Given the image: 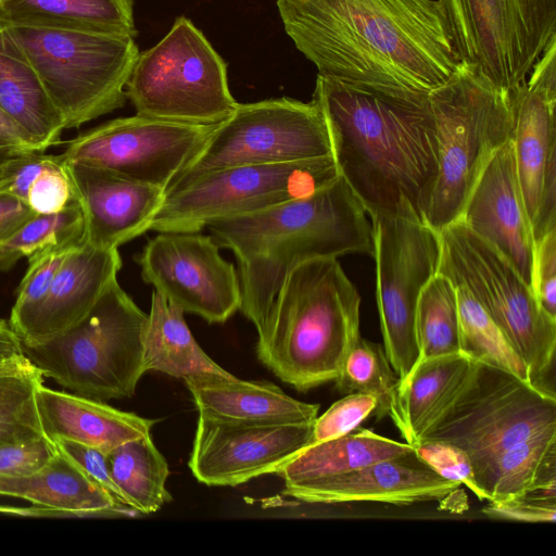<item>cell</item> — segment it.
Returning <instances> with one entry per match:
<instances>
[{
	"instance_id": "9c48e42d",
	"label": "cell",
	"mask_w": 556,
	"mask_h": 556,
	"mask_svg": "<svg viewBox=\"0 0 556 556\" xmlns=\"http://www.w3.org/2000/svg\"><path fill=\"white\" fill-rule=\"evenodd\" d=\"M439 236L438 273L475 296L527 365L530 383L555 396L545 381L555 363L556 319L541 308L533 289L509 261L463 222Z\"/></svg>"
},
{
	"instance_id": "30bf717a",
	"label": "cell",
	"mask_w": 556,
	"mask_h": 556,
	"mask_svg": "<svg viewBox=\"0 0 556 556\" xmlns=\"http://www.w3.org/2000/svg\"><path fill=\"white\" fill-rule=\"evenodd\" d=\"M137 114L167 121L214 125L237 108L227 64L203 33L187 17L139 53L126 85Z\"/></svg>"
},
{
	"instance_id": "b9f144b4",
	"label": "cell",
	"mask_w": 556,
	"mask_h": 556,
	"mask_svg": "<svg viewBox=\"0 0 556 556\" xmlns=\"http://www.w3.org/2000/svg\"><path fill=\"white\" fill-rule=\"evenodd\" d=\"M53 442L60 453L78 466L91 481L108 492L118 505L130 510L134 515L138 514L129 506L124 494L116 485L111 473L106 453L70 440L56 439Z\"/></svg>"
},
{
	"instance_id": "e575fe53",
	"label": "cell",
	"mask_w": 556,
	"mask_h": 556,
	"mask_svg": "<svg viewBox=\"0 0 556 556\" xmlns=\"http://www.w3.org/2000/svg\"><path fill=\"white\" fill-rule=\"evenodd\" d=\"M400 377L393 370L383 346L359 336L351 346L341 372L334 380L342 393L361 392L376 399L378 419L389 416L399 422L397 390Z\"/></svg>"
},
{
	"instance_id": "f6af8a7d",
	"label": "cell",
	"mask_w": 556,
	"mask_h": 556,
	"mask_svg": "<svg viewBox=\"0 0 556 556\" xmlns=\"http://www.w3.org/2000/svg\"><path fill=\"white\" fill-rule=\"evenodd\" d=\"M37 152L15 123L0 108V184L23 156Z\"/></svg>"
},
{
	"instance_id": "484cf974",
	"label": "cell",
	"mask_w": 556,
	"mask_h": 556,
	"mask_svg": "<svg viewBox=\"0 0 556 556\" xmlns=\"http://www.w3.org/2000/svg\"><path fill=\"white\" fill-rule=\"evenodd\" d=\"M475 361L462 352L417 362L400 381L396 428L410 445L417 444L459 393Z\"/></svg>"
},
{
	"instance_id": "d6986e66",
	"label": "cell",
	"mask_w": 556,
	"mask_h": 556,
	"mask_svg": "<svg viewBox=\"0 0 556 556\" xmlns=\"http://www.w3.org/2000/svg\"><path fill=\"white\" fill-rule=\"evenodd\" d=\"M458 220L503 254L532 288L534 239L511 139L489 161Z\"/></svg>"
},
{
	"instance_id": "4316f807",
	"label": "cell",
	"mask_w": 556,
	"mask_h": 556,
	"mask_svg": "<svg viewBox=\"0 0 556 556\" xmlns=\"http://www.w3.org/2000/svg\"><path fill=\"white\" fill-rule=\"evenodd\" d=\"M413 452L414 446L408 443H400L358 427L344 435L308 444L277 473L282 478L285 489H288Z\"/></svg>"
},
{
	"instance_id": "7bdbcfd3",
	"label": "cell",
	"mask_w": 556,
	"mask_h": 556,
	"mask_svg": "<svg viewBox=\"0 0 556 556\" xmlns=\"http://www.w3.org/2000/svg\"><path fill=\"white\" fill-rule=\"evenodd\" d=\"M59 451L47 435L0 446V478L27 476L45 467Z\"/></svg>"
},
{
	"instance_id": "8992f818",
	"label": "cell",
	"mask_w": 556,
	"mask_h": 556,
	"mask_svg": "<svg viewBox=\"0 0 556 556\" xmlns=\"http://www.w3.org/2000/svg\"><path fill=\"white\" fill-rule=\"evenodd\" d=\"M437 129L438 172L426 215L437 232L457 222L494 153L511 139L509 90L460 63L429 93Z\"/></svg>"
},
{
	"instance_id": "4fadbf2b",
	"label": "cell",
	"mask_w": 556,
	"mask_h": 556,
	"mask_svg": "<svg viewBox=\"0 0 556 556\" xmlns=\"http://www.w3.org/2000/svg\"><path fill=\"white\" fill-rule=\"evenodd\" d=\"M462 63L495 86L522 84L556 37V0H438Z\"/></svg>"
},
{
	"instance_id": "ba28073f",
	"label": "cell",
	"mask_w": 556,
	"mask_h": 556,
	"mask_svg": "<svg viewBox=\"0 0 556 556\" xmlns=\"http://www.w3.org/2000/svg\"><path fill=\"white\" fill-rule=\"evenodd\" d=\"M65 129L124 106L139 56L134 38L90 30L9 24Z\"/></svg>"
},
{
	"instance_id": "5b68a950",
	"label": "cell",
	"mask_w": 556,
	"mask_h": 556,
	"mask_svg": "<svg viewBox=\"0 0 556 556\" xmlns=\"http://www.w3.org/2000/svg\"><path fill=\"white\" fill-rule=\"evenodd\" d=\"M361 296L336 257L295 266L269 309L257 357L299 391L334 381L361 336Z\"/></svg>"
},
{
	"instance_id": "f1b7e54d",
	"label": "cell",
	"mask_w": 556,
	"mask_h": 556,
	"mask_svg": "<svg viewBox=\"0 0 556 556\" xmlns=\"http://www.w3.org/2000/svg\"><path fill=\"white\" fill-rule=\"evenodd\" d=\"M9 24L75 28L134 38V0H3Z\"/></svg>"
},
{
	"instance_id": "ab89813d",
	"label": "cell",
	"mask_w": 556,
	"mask_h": 556,
	"mask_svg": "<svg viewBox=\"0 0 556 556\" xmlns=\"http://www.w3.org/2000/svg\"><path fill=\"white\" fill-rule=\"evenodd\" d=\"M376 399L369 394L351 392L333 403L313 424L312 443L323 442L344 435L375 412Z\"/></svg>"
},
{
	"instance_id": "f35d334b",
	"label": "cell",
	"mask_w": 556,
	"mask_h": 556,
	"mask_svg": "<svg viewBox=\"0 0 556 556\" xmlns=\"http://www.w3.org/2000/svg\"><path fill=\"white\" fill-rule=\"evenodd\" d=\"M416 456L442 478L466 485L479 500H485L479 489L468 455L446 441L424 439L414 445Z\"/></svg>"
},
{
	"instance_id": "4dcf8cb0",
	"label": "cell",
	"mask_w": 556,
	"mask_h": 556,
	"mask_svg": "<svg viewBox=\"0 0 556 556\" xmlns=\"http://www.w3.org/2000/svg\"><path fill=\"white\" fill-rule=\"evenodd\" d=\"M108 459L116 485L138 514L155 513L172 500L166 490L168 465L151 434L118 445Z\"/></svg>"
},
{
	"instance_id": "83f0119b",
	"label": "cell",
	"mask_w": 556,
	"mask_h": 556,
	"mask_svg": "<svg viewBox=\"0 0 556 556\" xmlns=\"http://www.w3.org/2000/svg\"><path fill=\"white\" fill-rule=\"evenodd\" d=\"M0 495L58 509L98 510L112 516L134 515L62 453L34 473L0 478Z\"/></svg>"
},
{
	"instance_id": "5bb4252c",
	"label": "cell",
	"mask_w": 556,
	"mask_h": 556,
	"mask_svg": "<svg viewBox=\"0 0 556 556\" xmlns=\"http://www.w3.org/2000/svg\"><path fill=\"white\" fill-rule=\"evenodd\" d=\"M370 218L383 350L403 380L418 358L417 303L422 288L438 273L440 236L418 220L390 215Z\"/></svg>"
},
{
	"instance_id": "2e32d148",
	"label": "cell",
	"mask_w": 556,
	"mask_h": 556,
	"mask_svg": "<svg viewBox=\"0 0 556 556\" xmlns=\"http://www.w3.org/2000/svg\"><path fill=\"white\" fill-rule=\"evenodd\" d=\"M212 236L163 231L136 256L141 278L185 313L222 324L241 306L235 265L219 253Z\"/></svg>"
},
{
	"instance_id": "cb8c5ba5",
	"label": "cell",
	"mask_w": 556,
	"mask_h": 556,
	"mask_svg": "<svg viewBox=\"0 0 556 556\" xmlns=\"http://www.w3.org/2000/svg\"><path fill=\"white\" fill-rule=\"evenodd\" d=\"M36 400L42 429L50 440H70L106 454L127 441L151 434L156 422L43 384Z\"/></svg>"
},
{
	"instance_id": "7dc6e473",
	"label": "cell",
	"mask_w": 556,
	"mask_h": 556,
	"mask_svg": "<svg viewBox=\"0 0 556 556\" xmlns=\"http://www.w3.org/2000/svg\"><path fill=\"white\" fill-rule=\"evenodd\" d=\"M26 358L24 346L16 332L3 319H0V366Z\"/></svg>"
},
{
	"instance_id": "60d3db41",
	"label": "cell",
	"mask_w": 556,
	"mask_h": 556,
	"mask_svg": "<svg viewBox=\"0 0 556 556\" xmlns=\"http://www.w3.org/2000/svg\"><path fill=\"white\" fill-rule=\"evenodd\" d=\"M482 511L486 516L497 519L555 522L556 488L535 489L504 501H489Z\"/></svg>"
},
{
	"instance_id": "7c38bea8",
	"label": "cell",
	"mask_w": 556,
	"mask_h": 556,
	"mask_svg": "<svg viewBox=\"0 0 556 556\" xmlns=\"http://www.w3.org/2000/svg\"><path fill=\"white\" fill-rule=\"evenodd\" d=\"M330 138L314 100L288 97L238 103L215 125L198 155L173 180L169 189L210 170L247 164L289 163L328 156Z\"/></svg>"
},
{
	"instance_id": "836d02e7",
	"label": "cell",
	"mask_w": 556,
	"mask_h": 556,
	"mask_svg": "<svg viewBox=\"0 0 556 556\" xmlns=\"http://www.w3.org/2000/svg\"><path fill=\"white\" fill-rule=\"evenodd\" d=\"M415 331L417 362L460 352L456 289L440 273L432 276L420 292Z\"/></svg>"
},
{
	"instance_id": "277c9868",
	"label": "cell",
	"mask_w": 556,
	"mask_h": 556,
	"mask_svg": "<svg viewBox=\"0 0 556 556\" xmlns=\"http://www.w3.org/2000/svg\"><path fill=\"white\" fill-rule=\"evenodd\" d=\"M366 211L343 177L318 191L206 226L238 263L240 312L263 328L288 274L299 264L348 253H372Z\"/></svg>"
},
{
	"instance_id": "ac0fdd59",
	"label": "cell",
	"mask_w": 556,
	"mask_h": 556,
	"mask_svg": "<svg viewBox=\"0 0 556 556\" xmlns=\"http://www.w3.org/2000/svg\"><path fill=\"white\" fill-rule=\"evenodd\" d=\"M313 424H235L199 416L188 466L198 481L216 486L277 473L312 443Z\"/></svg>"
},
{
	"instance_id": "d6a6232c",
	"label": "cell",
	"mask_w": 556,
	"mask_h": 556,
	"mask_svg": "<svg viewBox=\"0 0 556 556\" xmlns=\"http://www.w3.org/2000/svg\"><path fill=\"white\" fill-rule=\"evenodd\" d=\"M43 376L26 357L0 366V446L45 437L37 390Z\"/></svg>"
},
{
	"instance_id": "8d00e7d4",
	"label": "cell",
	"mask_w": 556,
	"mask_h": 556,
	"mask_svg": "<svg viewBox=\"0 0 556 556\" xmlns=\"http://www.w3.org/2000/svg\"><path fill=\"white\" fill-rule=\"evenodd\" d=\"M83 243L84 238L64 240L49 244L27 257L28 267L16 290L9 320L16 334L45 298L65 258Z\"/></svg>"
},
{
	"instance_id": "603a6c76",
	"label": "cell",
	"mask_w": 556,
	"mask_h": 556,
	"mask_svg": "<svg viewBox=\"0 0 556 556\" xmlns=\"http://www.w3.org/2000/svg\"><path fill=\"white\" fill-rule=\"evenodd\" d=\"M199 416L252 425L313 424L319 405L287 395L268 381L240 380L231 374L203 372L184 378Z\"/></svg>"
},
{
	"instance_id": "d4e9b609",
	"label": "cell",
	"mask_w": 556,
	"mask_h": 556,
	"mask_svg": "<svg viewBox=\"0 0 556 556\" xmlns=\"http://www.w3.org/2000/svg\"><path fill=\"white\" fill-rule=\"evenodd\" d=\"M0 108L37 152L60 143L63 119L23 48L0 20Z\"/></svg>"
},
{
	"instance_id": "44dd1931",
	"label": "cell",
	"mask_w": 556,
	"mask_h": 556,
	"mask_svg": "<svg viewBox=\"0 0 556 556\" xmlns=\"http://www.w3.org/2000/svg\"><path fill=\"white\" fill-rule=\"evenodd\" d=\"M460 485L439 476L413 452L334 477L301 483L285 489L283 493L312 504L380 502L410 505L444 500Z\"/></svg>"
},
{
	"instance_id": "1f68e13d",
	"label": "cell",
	"mask_w": 556,
	"mask_h": 556,
	"mask_svg": "<svg viewBox=\"0 0 556 556\" xmlns=\"http://www.w3.org/2000/svg\"><path fill=\"white\" fill-rule=\"evenodd\" d=\"M453 285L457 295L460 352L475 362L530 382L527 365L491 315L464 286Z\"/></svg>"
},
{
	"instance_id": "f546056e",
	"label": "cell",
	"mask_w": 556,
	"mask_h": 556,
	"mask_svg": "<svg viewBox=\"0 0 556 556\" xmlns=\"http://www.w3.org/2000/svg\"><path fill=\"white\" fill-rule=\"evenodd\" d=\"M184 314L181 308L153 291L143 336L146 372L155 370L182 379L203 372L228 375L198 344Z\"/></svg>"
},
{
	"instance_id": "ffe728a7",
	"label": "cell",
	"mask_w": 556,
	"mask_h": 556,
	"mask_svg": "<svg viewBox=\"0 0 556 556\" xmlns=\"http://www.w3.org/2000/svg\"><path fill=\"white\" fill-rule=\"evenodd\" d=\"M66 166L83 210L85 243L118 249L150 230L164 189L96 166Z\"/></svg>"
},
{
	"instance_id": "7402d4cb",
	"label": "cell",
	"mask_w": 556,
	"mask_h": 556,
	"mask_svg": "<svg viewBox=\"0 0 556 556\" xmlns=\"http://www.w3.org/2000/svg\"><path fill=\"white\" fill-rule=\"evenodd\" d=\"M118 249L83 243L63 262L48 292L17 336L23 345L41 344L80 321L122 267Z\"/></svg>"
},
{
	"instance_id": "52a82bcc",
	"label": "cell",
	"mask_w": 556,
	"mask_h": 556,
	"mask_svg": "<svg viewBox=\"0 0 556 556\" xmlns=\"http://www.w3.org/2000/svg\"><path fill=\"white\" fill-rule=\"evenodd\" d=\"M147 320L114 279L80 321L41 344L23 345L24 354L71 393L101 402L130 397L146 372Z\"/></svg>"
},
{
	"instance_id": "c3c4849f",
	"label": "cell",
	"mask_w": 556,
	"mask_h": 556,
	"mask_svg": "<svg viewBox=\"0 0 556 556\" xmlns=\"http://www.w3.org/2000/svg\"><path fill=\"white\" fill-rule=\"evenodd\" d=\"M3 0H0V3L2 2Z\"/></svg>"
},
{
	"instance_id": "8fae6325",
	"label": "cell",
	"mask_w": 556,
	"mask_h": 556,
	"mask_svg": "<svg viewBox=\"0 0 556 556\" xmlns=\"http://www.w3.org/2000/svg\"><path fill=\"white\" fill-rule=\"evenodd\" d=\"M339 176L332 155L210 170L166 191L150 230L199 232L215 220L309 195Z\"/></svg>"
},
{
	"instance_id": "ee69618b",
	"label": "cell",
	"mask_w": 556,
	"mask_h": 556,
	"mask_svg": "<svg viewBox=\"0 0 556 556\" xmlns=\"http://www.w3.org/2000/svg\"><path fill=\"white\" fill-rule=\"evenodd\" d=\"M532 289L541 308L556 319V228L534 243Z\"/></svg>"
},
{
	"instance_id": "bcb514c9",
	"label": "cell",
	"mask_w": 556,
	"mask_h": 556,
	"mask_svg": "<svg viewBox=\"0 0 556 556\" xmlns=\"http://www.w3.org/2000/svg\"><path fill=\"white\" fill-rule=\"evenodd\" d=\"M36 215L22 199L0 192V243Z\"/></svg>"
},
{
	"instance_id": "6da1fadb",
	"label": "cell",
	"mask_w": 556,
	"mask_h": 556,
	"mask_svg": "<svg viewBox=\"0 0 556 556\" xmlns=\"http://www.w3.org/2000/svg\"><path fill=\"white\" fill-rule=\"evenodd\" d=\"M277 8L326 78L429 93L462 63L438 0H277Z\"/></svg>"
},
{
	"instance_id": "7a4b0ae2",
	"label": "cell",
	"mask_w": 556,
	"mask_h": 556,
	"mask_svg": "<svg viewBox=\"0 0 556 556\" xmlns=\"http://www.w3.org/2000/svg\"><path fill=\"white\" fill-rule=\"evenodd\" d=\"M429 93L317 75L312 100L326 121L331 154L340 176L370 217L426 223L438 172Z\"/></svg>"
},
{
	"instance_id": "3957f363",
	"label": "cell",
	"mask_w": 556,
	"mask_h": 556,
	"mask_svg": "<svg viewBox=\"0 0 556 556\" xmlns=\"http://www.w3.org/2000/svg\"><path fill=\"white\" fill-rule=\"evenodd\" d=\"M424 439L462 448L486 501L556 488V397L500 368L475 362Z\"/></svg>"
},
{
	"instance_id": "d590c367",
	"label": "cell",
	"mask_w": 556,
	"mask_h": 556,
	"mask_svg": "<svg viewBox=\"0 0 556 556\" xmlns=\"http://www.w3.org/2000/svg\"><path fill=\"white\" fill-rule=\"evenodd\" d=\"M84 228L79 202L54 214H37L0 243V271L9 270L21 258L49 244L84 238Z\"/></svg>"
},
{
	"instance_id": "9a60e30c",
	"label": "cell",
	"mask_w": 556,
	"mask_h": 556,
	"mask_svg": "<svg viewBox=\"0 0 556 556\" xmlns=\"http://www.w3.org/2000/svg\"><path fill=\"white\" fill-rule=\"evenodd\" d=\"M215 125L136 113L84 131L67 142L61 156L65 163L109 169L160 187L166 193L173 180L202 150Z\"/></svg>"
},
{
	"instance_id": "e0dca14e",
	"label": "cell",
	"mask_w": 556,
	"mask_h": 556,
	"mask_svg": "<svg viewBox=\"0 0 556 556\" xmlns=\"http://www.w3.org/2000/svg\"><path fill=\"white\" fill-rule=\"evenodd\" d=\"M509 96L517 174L535 243L556 228V37Z\"/></svg>"
},
{
	"instance_id": "74e56055",
	"label": "cell",
	"mask_w": 556,
	"mask_h": 556,
	"mask_svg": "<svg viewBox=\"0 0 556 556\" xmlns=\"http://www.w3.org/2000/svg\"><path fill=\"white\" fill-rule=\"evenodd\" d=\"M27 204L36 214H54L78 202L61 154L54 155L30 184Z\"/></svg>"
}]
</instances>
